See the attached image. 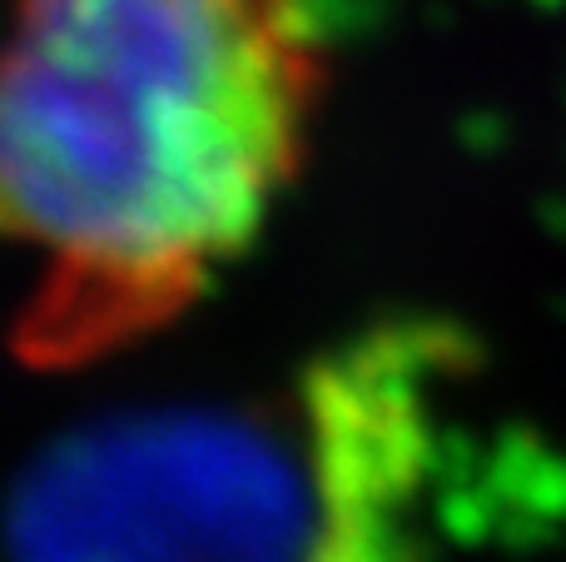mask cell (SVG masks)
I'll return each mask as SVG.
<instances>
[{
	"label": "cell",
	"instance_id": "6da1fadb",
	"mask_svg": "<svg viewBox=\"0 0 566 562\" xmlns=\"http://www.w3.org/2000/svg\"><path fill=\"white\" fill-rule=\"evenodd\" d=\"M328 80L308 0H0L20 364H109L195 314L303 179Z\"/></svg>",
	"mask_w": 566,
	"mask_h": 562
},
{
	"label": "cell",
	"instance_id": "7a4b0ae2",
	"mask_svg": "<svg viewBox=\"0 0 566 562\" xmlns=\"http://www.w3.org/2000/svg\"><path fill=\"white\" fill-rule=\"evenodd\" d=\"M353 454H303L269 424H139L65 448L20 488L15 562H382L388 493Z\"/></svg>",
	"mask_w": 566,
	"mask_h": 562
}]
</instances>
